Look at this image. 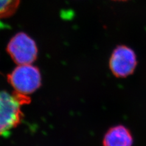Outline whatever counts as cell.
Returning a JSON list of instances; mask_svg holds the SVG:
<instances>
[{"instance_id":"cell-6","label":"cell","mask_w":146,"mask_h":146,"mask_svg":"<svg viewBox=\"0 0 146 146\" xmlns=\"http://www.w3.org/2000/svg\"><path fill=\"white\" fill-rule=\"evenodd\" d=\"M20 0H0V19L11 17L19 6Z\"/></svg>"},{"instance_id":"cell-7","label":"cell","mask_w":146,"mask_h":146,"mask_svg":"<svg viewBox=\"0 0 146 146\" xmlns=\"http://www.w3.org/2000/svg\"><path fill=\"white\" fill-rule=\"evenodd\" d=\"M116 1H126V0H116Z\"/></svg>"},{"instance_id":"cell-2","label":"cell","mask_w":146,"mask_h":146,"mask_svg":"<svg viewBox=\"0 0 146 146\" xmlns=\"http://www.w3.org/2000/svg\"><path fill=\"white\" fill-rule=\"evenodd\" d=\"M7 78L15 92L27 96L37 90L42 83L39 70L31 64L19 65Z\"/></svg>"},{"instance_id":"cell-5","label":"cell","mask_w":146,"mask_h":146,"mask_svg":"<svg viewBox=\"0 0 146 146\" xmlns=\"http://www.w3.org/2000/svg\"><path fill=\"white\" fill-rule=\"evenodd\" d=\"M133 143L130 131L122 125L111 127L103 138V146H132Z\"/></svg>"},{"instance_id":"cell-3","label":"cell","mask_w":146,"mask_h":146,"mask_svg":"<svg viewBox=\"0 0 146 146\" xmlns=\"http://www.w3.org/2000/svg\"><path fill=\"white\" fill-rule=\"evenodd\" d=\"M7 51L18 65L31 64L38 55L35 41L25 33H17L13 36L7 44Z\"/></svg>"},{"instance_id":"cell-4","label":"cell","mask_w":146,"mask_h":146,"mask_svg":"<svg viewBox=\"0 0 146 146\" xmlns=\"http://www.w3.org/2000/svg\"><path fill=\"white\" fill-rule=\"evenodd\" d=\"M136 65L135 51L125 45L117 46L110 58V69L113 74L119 78H124L133 74Z\"/></svg>"},{"instance_id":"cell-1","label":"cell","mask_w":146,"mask_h":146,"mask_svg":"<svg viewBox=\"0 0 146 146\" xmlns=\"http://www.w3.org/2000/svg\"><path fill=\"white\" fill-rule=\"evenodd\" d=\"M29 102L27 96L0 91V136L5 135L20 124L21 107Z\"/></svg>"}]
</instances>
